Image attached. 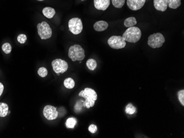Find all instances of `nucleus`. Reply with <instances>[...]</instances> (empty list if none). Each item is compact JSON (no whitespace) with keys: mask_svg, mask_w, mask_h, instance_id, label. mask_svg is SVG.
Returning <instances> with one entry per match:
<instances>
[{"mask_svg":"<svg viewBox=\"0 0 184 138\" xmlns=\"http://www.w3.org/2000/svg\"><path fill=\"white\" fill-rule=\"evenodd\" d=\"M179 101L182 104V106H184V90H181L179 91L178 93Z\"/></svg>","mask_w":184,"mask_h":138,"instance_id":"obj_25","label":"nucleus"},{"mask_svg":"<svg viewBox=\"0 0 184 138\" xmlns=\"http://www.w3.org/2000/svg\"><path fill=\"white\" fill-rule=\"evenodd\" d=\"M110 3V0H94V6L98 10L105 11L109 7Z\"/></svg>","mask_w":184,"mask_h":138,"instance_id":"obj_11","label":"nucleus"},{"mask_svg":"<svg viewBox=\"0 0 184 138\" xmlns=\"http://www.w3.org/2000/svg\"><path fill=\"white\" fill-rule=\"evenodd\" d=\"M82 1H84V0H82Z\"/></svg>","mask_w":184,"mask_h":138,"instance_id":"obj_30","label":"nucleus"},{"mask_svg":"<svg viewBox=\"0 0 184 138\" xmlns=\"http://www.w3.org/2000/svg\"><path fill=\"white\" fill-rule=\"evenodd\" d=\"M43 13L44 15V16H45L46 18H48L49 19H51L55 16V11L54 9L51 7H47L43 9Z\"/></svg>","mask_w":184,"mask_h":138,"instance_id":"obj_14","label":"nucleus"},{"mask_svg":"<svg viewBox=\"0 0 184 138\" xmlns=\"http://www.w3.org/2000/svg\"><path fill=\"white\" fill-rule=\"evenodd\" d=\"M146 3V0H127L128 8L132 11H137L142 8Z\"/></svg>","mask_w":184,"mask_h":138,"instance_id":"obj_10","label":"nucleus"},{"mask_svg":"<svg viewBox=\"0 0 184 138\" xmlns=\"http://www.w3.org/2000/svg\"><path fill=\"white\" fill-rule=\"evenodd\" d=\"M165 41V37L160 33H154L148 37V45L153 48H159L161 47Z\"/></svg>","mask_w":184,"mask_h":138,"instance_id":"obj_4","label":"nucleus"},{"mask_svg":"<svg viewBox=\"0 0 184 138\" xmlns=\"http://www.w3.org/2000/svg\"><path fill=\"white\" fill-rule=\"evenodd\" d=\"M63 84H64V86L68 89H73L75 86V82L74 81V79H72L71 78H66L64 80Z\"/></svg>","mask_w":184,"mask_h":138,"instance_id":"obj_18","label":"nucleus"},{"mask_svg":"<svg viewBox=\"0 0 184 138\" xmlns=\"http://www.w3.org/2000/svg\"><path fill=\"white\" fill-rule=\"evenodd\" d=\"M43 115L46 119L51 121L57 118L59 112L56 107L51 105H47L44 108Z\"/></svg>","mask_w":184,"mask_h":138,"instance_id":"obj_9","label":"nucleus"},{"mask_svg":"<svg viewBox=\"0 0 184 138\" xmlns=\"http://www.w3.org/2000/svg\"><path fill=\"white\" fill-rule=\"evenodd\" d=\"M9 113V106L4 102H0V117H5Z\"/></svg>","mask_w":184,"mask_h":138,"instance_id":"obj_15","label":"nucleus"},{"mask_svg":"<svg viewBox=\"0 0 184 138\" xmlns=\"http://www.w3.org/2000/svg\"><path fill=\"white\" fill-rule=\"evenodd\" d=\"M77 124V119L74 118H69L66 122V126L67 128H74Z\"/></svg>","mask_w":184,"mask_h":138,"instance_id":"obj_20","label":"nucleus"},{"mask_svg":"<svg viewBox=\"0 0 184 138\" xmlns=\"http://www.w3.org/2000/svg\"><path fill=\"white\" fill-rule=\"evenodd\" d=\"M68 57L74 62L81 61L85 58V50L80 45H73L69 48Z\"/></svg>","mask_w":184,"mask_h":138,"instance_id":"obj_3","label":"nucleus"},{"mask_svg":"<svg viewBox=\"0 0 184 138\" xmlns=\"http://www.w3.org/2000/svg\"><path fill=\"white\" fill-rule=\"evenodd\" d=\"M68 28L72 34H80L83 30L82 22L79 18H72L68 22Z\"/></svg>","mask_w":184,"mask_h":138,"instance_id":"obj_7","label":"nucleus"},{"mask_svg":"<svg viewBox=\"0 0 184 138\" xmlns=\"http://www.w3.org/2000/svg\"><path fill=\"white\" fill-rule=\"evenodd\" d=\"M136 108L132 104H128L126 107L125 112L128 115H133L136 112Z\"/></svg>","mask_w":184,"mask_h":138,"instance_id":"obj_21","label":"nucleus"},{"mask_svg":"<svg viewBox=\"0 0 184 138\" xmlns=\"http://www.w3.org/2000/svg\"><path fill=\"white\" fill-rule=\"evenodd\" d=\"M112 3L115 8L121 9L125 3V0H111Z\"/></svg>","mask_w":184,"mask_h":138,"instance_id":"obj_22","label":"nucleus"},{"mask_svg":"<svg viewBox=\"0 0 184 138\" xmlns=\"http://www.w3.org/2000/svg\"><path fill=\"white\" fill-rule=\"evenodd\" d=\"M181 0H168V6L170 9H175L181 5Z\"/></svg>","mask_w":184,"mask_h":138,"instance_id":"obj_17","label":"nucleus"},{"mask_svg":"<svg viewBox=\"0 0 184 138\" xmlns=\"http://www.w3.org/2000/svg\"><path fill=\"white\" fill-rule=\"evenodd\" d=\"M78 95L79 96L85 99V101L83 103V106L88 109L93 107L95 104V102L98 98L97 94L95 90L89 87H86L84 90H82Z\"/></svg>","mask_w":184,"mask_h":138,"instance_id":"obj_1","label":"nucleus"},{"mask_svg":"<svg viewBox=\"0 0 184 138\" xmlns=\"http://www.w3.org/2000/svg\"><path fill=\"white\" fill-rule=\"evenodd\" d=\"M97 130H98V128H97L95 124H91V125L89 126V127H88V130H89L91 133H93V134L95 133H96Z\"/></svg>","mask_w":184,"mask_h":138,"instance_id":"obj_27","label":"nucleus"},{"mask_svg":"<svg viewBox=\"0 0 184 138\" xmlns=\"http://www.w3.org/2000/svg\"><path fill=\"white\" fill-rule=\"evenodd\" d=\"M27 39V37L24 34H20L17 37L18 41L20 44H24Z\"/></svg>","mask_w":184,"mask_h":138,"instance_id":"obj_26","label":"nucleus"},{"mask_svg":"<svg viewBox=\"0 0 184 138\" xmlns=\"http://www.w3.org/2000/svg\"><path fill=\"white\" fill-rule=\"evenodd\" d=\"M108 45L113 49H121L124 48L126 43L123 37L121 36H112L108 40Z\"/></svg>","mask_w":184,"mask_h":138,"instance_id":"obj_6","label":"nucleus"},{"mask_svg":"<svg viewBox=\"0 0 184 138\" xmlns=\"http://www.w3.org/2000/svg\"><path fill=\"white\" fill-rule=\"evenodd\" d=\"M2 49L5 54H10L12 51L11 45H10L9 43H5L2 45Z\"/></svg>","mask_w":184,"mask_h":138,"instance_id":"obj_23","label":"nucleus"},{"mask_svg":"<svg viewBox=\"0 0 184 138\" xmlns=\"http://www.w3.org/2000/svg\"><path fill=\"white\" fill-rule=\"evenodd\" d=\"M38 1H44V0H38Z\"/></svg>","mask_w":184,"mask_h":138,"instance_id":"obj_29","label":"nucleus"},{"mask_svg":"<svg viewBox=\"0 0 184 138\" xmlns=\"http://www.w3.org/2000/svg\"><path fill=\"white\" fill-rule=\"evenodd\" d=\"M154 6L159 11L165 12L168 8V0H154Z\"/></svg>","mask_w":184,"mask_h":138,"instance_id":"obj_12","label":"nucleus"},{"mask_svg":"<svg viewBox=\"0 0 184 138\" xmlns=\"http://www.w3.org/2000/svg\"><path fill=\"white\" fill-rule=\"evenodd\" d=\"M86 65H87L88 69L91 71L95 70L97 67V63H96V61L92 58L88 59V61H87Z\"/></svg>","mask_w":184,"mask_h":138,"instance_id":"obj_19","label":"nucleus"},{"mask_svg":"<svg viewBox=\"0 0 184 138\" xmlns=\"http://www.w3.org/2000/svg\"><path fill=\"white\" fill-rule=\"evenodd\" d=\"M137 23V20L135 17H131L128 18L127 19H126L124 23V24L125 27L127 28H130L132 27H134L136 26Z\"/></svg>","mask_w":184,"mask_h":138,"instance_id":"obj_16","label":"nucleus"},{"mask_svg":"<svg viewBox=\"0 0 184 138\" xmlns=\"http://www.w3.org/2000/svg\"><path fill=\"white\" fill-rule=\"evenodd\" d=\"M38 73L39 74V76L42 78H44L45 76H47L48 75V71L45 67L40 68L39 69L38 71Z\"/></svg>","mask_w":184,"mask_h":138,"instance_id":"obj_24","label":"nucleus"},{"mask_svg":"<svg viewBox=\"0 0 184 138\" xmlns=\"http://www.w3.org/2000/svg\"><path fill=\"white\" fill-rule=\"evenodd\" d=\"M52 67L56 73H63L67 71L68 63L61 59H56L52 62Z\"/></svg>","mask_w":184,"mask_h":138,"instance_id":"obj_8","label":"nucleus"},{"mask_svg":"<svg viewBox=\"0 0 184 138\" xmlns=\"http://www.w3.org/2000/svg\"><path fill=\"white\" fill-rule=\"evenodd\" d=\"M142 33L140 29L136 27L128 28L123 34L122 37L126 41L131 43L138 42L141 38Z\"/></svg>","mask_w":184,"mask_h":138,"instance_id":"obj_2","label":"nucleus"},{"mask_svg":"<svg viewBox=\"0 0 184 138\" xmlns=\"http://www.w3.org/2000/svg\"><path fill=\"white\" fill-rule=\"evenodd\" d=\"M38 33L41 39H48L52 36V29L48 23L43 22L37 26Z\"/></svg>","mask_w":184,"mask_h":138,"instance_id":"obj_5","label":"nucleus"},{"mask_svg":"<svg viewBox=\"0 0 184 138\" xmlns=\"http://www.w3.org/2000/svg\"><path fill=\"white\" fill-rule=\"evenodd\" d=\"M108 23L103 20L96 22L94 24V29L96 31H103L107 29L108 28Z\"/></svg>","mask_w":184,"mask_h":138,"instance_id":"obj_13","label":"nucleus"},{"mask_svg":"<svg viewBox=\"0 0 184 138\" xmlns=\"http://www.w3.org/2000/svg\"><path fill=\"white\" fill-rule=\"evenodd\" d=\"M3 90H4L3 85L1 83H0V96H1V95L3 93Z\"/></svg>","mask_w":184,"mask_h":138,"instance_id":"obj_28","label":"nucleus"}]
</instances>
